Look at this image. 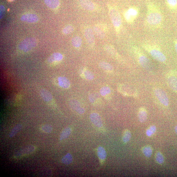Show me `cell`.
Masks as SVG:
<instances>
[{"instance_id": "38", "label": "cell", "mask_w": 177, "mask_h": 177, "mask_svg": "<svg viewBox=\"0 0 177 177\" xmlns=\"http://www.w3.org/2000/svg\"><path fill=\"white\" fill-rule=\"evenodd\" d=\"M149 129L150 130L153 135L155 133L156 131V127L154 125H152L149 127Z\"/></svg>"}, {"instance_id": "22", "label": "cell", "mask_w": 177, "mask_h": 177, "mask_svg": "<svg viewBox=\"0 0 177 177\" xmlns=\"http://www.w3.org/2000/svg\"><path fill=\"white\" fill-rule=\"evenodd\" d=\"M72 129L70 127L64 128L61 132L59 137V140H62L68 137L72 132Z\"/></svg>"}, {"instance_id": "29", "label": "cell", "mask_w": 177, "mask_h": 177, "mask_svg": "<svg viewBox=\"0 0 177 177\" xmlns=\"http://www.w3.org/2000/svg\"><path fill=\"white\" fill-rule=\"evenodd\" d=\"M22 127V125L20 124H18L16 125L15 126L12 128V129L10 133H9V137L11 138L14 137L21 130Z\"/></svg>"}, {"instance_id": "1", "label": "cell", "mask_w": 177, "mask_h": 177, "mask_svg": "<svg viewBox=\"0 0 177 177\" xmlns=\"http://www.w3.org/2000/svg\"><path fill=\"white\" fill-rule=\"evenodd\" d=\"M146 21L150 26L157 27L162 24L163 20L162 14L159 7L151 2L147 4Z\"/></svg>"}, {"instance_id": "34", "label": "cell", "mask_w": 177, "mask_h": 177, "mask_svg": "<svg viewBox=\"0 0 177 177\" xmlns=\"http://www.w3.org/2000/svg\"><path fill=\"white\" fill-rule=\"evenodd\" d=\"M74 28L72 25L67 26L64 27L62 30L63 33L64 35H68L71 33L73 31Z\"/></svg>"}, {"instance_id": "20", "label": "cell", "mask_w": 177, "mask_h": 177, "mask_svg": "<svg viewBox=\"0 0 177 177\" xmlns=\"http://www.w3.org/2000/svg\"><path fill=\"white\" fill-rule=\"evenodd\" d=\"M41 97L46 102L50 101L52 99V96L50 93L45 89H42L40 91Z\"/></svg>"}, {"instance_id": "16", "label": "cell", "mask_w": 177, "mask_h": 177, "mask_svg": "<svg viewBox=\"0 0 177 177\" xmlns=\"http://www.w3.org/2000/svg\"><path fill=\"white\" fill-rule=\"evenodd\" d=\"M63 57L62 54L59 53H54L48 58L47 62L52 63L54 62H58L62 60Z\"/></svg>"}, {"instance_id": "41", "label": "cell", "mask_w": 177, "mask_h": 177, "mask_svg": "<svg viewBox=\"0 0 177 177\" xmlns=\"http://www.w3.org/2000/svg\"><path fill=\"white\" fill-rule=\"evenodd\" d=\"M175 130L176 133L177 134V125H176V126L175 127Z\"/></svg>"}, {"instance_id": "33", "label": "cell", "mask_w": 177, "mask_h": 177, "mask_svg": "<svg viewBox=\"0 0 177 177\" xmlns=\"http://www.w3.org/2000/svg\"><path fill=\"white\" fill-rule=\"evenodd\" d=\"M155 159L156 162L159 165H162L164 162V158L162 153L160 152L156 153L155 156Z\"/></svg>"}, {"instance_id": "8", "label": "cell", "mask_w": 177, "mask_h": 177, "mask_svg": "<svg viewBox=\"0 0 177 177\" xmlns=\"http://www.w3.org/2000/svg\"><path fill=\"white\" fill-rule=\"evenodd\" d=\"M90 119L92 123L100 130L104 131L101 118L99 114L95 112H92L90 115Z\"/></svg>"}, {"instance_id": "39", "label": "cell", "mask_w": 177, "mask_h": 177, "mask_svg": "<svg viewBox=\"0 0 177 177\" xmlns=\"http://www.w3.org/2000/svg\"><path fill=\"white\" fill-rule=\"evenodd\" d=\"M146 134L147 135V136L149 137L152 136L153 135L152 134V133H151V132L150 131L149 129H148L146 131Z\"/></svg>"}, {"instance_id": "40", "label": "cell", "mask_w": 177, "mask_h": 177, "mask_svg": "<svg viewBox=\"0 0 177 177\" xmlns=\"http://www.w3.org/2000/svg\"><path fill=\"white\" fill-rule=\"evenodd\" d=\"M174 45L175 49L177 53V40H175L174 41Z\"/></svg>"}, {"instance_id": "24", "label": "cell", "mask_w": 177, "mask_h": 177, "mask_svg": "<svg viewBox=\"0 0 177 177\" xmlns=\"http://www.w3.org/2000/svg\"><path fill=\"white\" fill-rule=\"evenodd\" d=\"M129 15L135 20L139 15V10L136 7H131L127 10Z\"/></svg>"}, {"instance_id": "28", "label": "cell", "mask_w": 177, "mask_h": 177, "mask_svg": "<svg viewBox=\"0 0 177 177\" xmlns=\"http://www.w3.org/2000/svg\"><path fill=\"white\" fill-rule=\"evenodd\" d=\"M142 151L145 156L147 158L150 157L153 153L152 148L149 145L144 147Z\"/></svg>"}, {"instance_id": "35", "label": "cell", "mask_w": 177, "mask_h": 177, "mask_svg": "<svg viewBox=\"0 0 177 177\" xmlns=\"http://www.w3.org/2000/svg\"><path fill=\"white\" fill-rule=\"evenodd\" d=\"M41 130L45 133H50L52 131V127L50 124H46L42 127Z\"/></svg>"}, {"instance_id": "13", "label": "cell", "mask_w": 177, "mask_h": 177, "mask_svg": "<svg viewBox=\"0 0 177 177\" xmlns=\"http://www.w3.org/2000/svg\"><path fill=\"white\" fill-rule=\"evenodd\" d=\"M70 105L71 108L79 114H83L84 113L85 109L76 100L72 99L70 102Z\"/></svg>"}, {"instance_id": "6", "label": "cell", "mask_w": 177, "mask_h": 177, "mask_svg": "<svg viewBox=\"0 0 177 177\" xmlns=\"http://www.w3.org/2000/svg\"><path fill=\"white\" fill-rule=\"evenodd\" d=\"M154 94L162 104L167 106L169 104V99L166 93L163 90L156 88L154 90Z\"/></svg>"}, {"instance_id": "10", "label": "cell", "mask_w": 177, "mask_h": 177, "mask_svg": "<svg viewBox=\"0 0 177 177\" xmlns=\"http://www.w3.org/2000/svg\"><path fill=\"white\" fill-rule=\"evenodd\" d=\"M79 2L81 7L86 10L93 11L98 9L97 5L91 0H79Z\"/></svg>"}, {"instance_id": "17", "label": "cell", "mask_w": 177, "mask_h": 177, "mask_svg": "<svg viewBox=\"0 0 177 177\" xmlns=\"http://www.w3.org/2000/svg\"><path fill=\"white\" fill-rule=\"evenodd\" d=\"M80 75L82 78L87 80H91L94 78L93 73L89 70L83 68L80 71Z\"/></svg>"}, {"instance_id": "12", "label": "cell", "mask_w": 177, "mask_h": 177, "mask_svg": "<svg viewBox=\"0 0 177 177\" xmlns=\"http://www.w3.org/2000/svg\"><path fill=\"white\" fill-rule=\"evenodd\" d=\"M35 149V147L33 145H29L25 146L17 151L15 154V156L18 157L25 154H30L34 152Z\"/></svg>"}, {"instance_id": "7", "label": "cell", "mask_w": 177, "mask_h": 177, "mask_svg": "<svg viewBox=\"0 0 177 177\" xmlns=\"http://www.w3.org/2000/svg\"><path fill=\"white\" fill-rule=\"evenodd\" d=\"M167 82L169 87L173 91L177 92V73L172 71L168 74L167 77Z\"/></svg>"}, {"instance_id": "32", "label": "cell", "mask_w": 177, "mask_h": 177, "mask_svg": "<svg viewBox=\"0 0 177 177\" xmlns=\"http://www.w3.org/2000/svg\"><path fill=\"white\" fill-rule=\"evenodd\" d=\"M168 7L171 10H175L177 8V0H166Z\"/></svg>"}, {"instance_id": "14", "label": "cell", "mask_w": 177, "mask_h": 177, "mask_svg": "<svg viewBox=\"0 0 177 177\" xmlns=\"http://www.w3.org/2000/svg\"><path fill=\"white\" fill-rule=\"evenodd\" d=\"M21 19L22 21L30 23H35L39 20V18L36 15L32 14H28L22 15Z\"/></svg>"}, {"instance_id": "11", "label": "cell", "mask_w": 177, "mask_h": 177, "mask_svg": "<svg viewBox=\"0 0 177 177\" xmlns=\"http://www.w3.org/2000/svg\"><path fill=\"white\" fill-rule=\"evenodd\" d=\"M94 34L99 39H104L105 37V33L107 32V28L101 24L96 25L93 27Z\"/></svg>"}, {"instance_id": "5", "label": "cell", "mask_w": 177, "mask_h": 177, "mask_svg": "<svg viewBox=\"0 0 177 177\" xmlns=\"http://www.w3.org/2000/svg\"><path fill=\"white\" fill-rule=\"evenodd\" d=\"M134 49L138 62L141 66L145 69H149L151 66L149 59L137 47H134Z\"/></svg>"}, {"instance_id": "18", "label": "cell", "mask_w": 177, "mask_h": 177, "mask_svg": "<svg viewBox=\"0 0 177 177\" xmlns=\"http://www.w3.org/2000/svg\"><path fill=\"white\" fill-rule=\"evenodd\" d=\"M138 120L141 123H143L147 120V112L145 108L141 107L139 109L138 113Z\"/></svg>"}, {"instance_id": "25", "label": "cell", "mask_w": 177, "mask_h": 177, "mask_svg": "<svg viewBox=\"0 0 177 177\" xmlns=\"http://www.w3.org/2000/svg\"><path fill=\"white\" fill-rule=\"evenodd\" d=\"M82 40L81 37L78 36L73 37L71 40V43L73 47L76 48H80L82 44Z\"/></svg>"}, {"instance_id": "30", "label": "cell", "mask_w": 177, "mask_h": 177, "mask_svg": "<svg viewBox=\"0 0 177 177\" xmlns=\"http://www.w3.org/2000/svg\"><path fill=\"white\" fill-rule=\"evenodd\" d=\"M105 51L110 55L113 57L117 56L114 48L110 45H106L104 47Z\"/></svg>"}, {"instance_id": "15", "label": "cell", "mask_w": 177, "mask_h": 177, "mask_svg": "<svg viewBox=\"0 0 177 177\" xmlns=\"http://www.w3.org/2000/svg\"><path fill=\"white\" fill-rule=\"evenodd\" d=\"M98 156L101 165L104 162L106 157V151L104 148L101 146L98 147L97 150Z\"/></svg>"}, {"instance_id": "2", "label": "cell", "mask_w": 177, "mask_h": 177, "mask_svg": "<svg viewBox=\"0 0 177 177\" xmlns=\"http://www.w3.org/2000/svg\"><path fill=\"white\" fill-rule=\"evenodd\" d=\"M109 15L116 32L119 33L122 25V20L120 15L118 9L110 5H108Z\"/></svg>"}, {"instance_id": "42", "label": "cell", "mask_w": 177, "mask_h": 177, "mask_svg": "<svg viewBox=\"0 0 177 177\" xmlns=\"http://www.w3.org/2000/svg\"><path fill=\"white\" fill-rule=\"evenodd\" d=\"M11 1H12V0H11Z\"/></svg>"}, {"instance_id": "23", "label": "cell", "mask_w": 177, "mask_h": 177, "mask_svg": "<svg viewBox=\"0 0 177 177\" xmlns=\"http://www.w3.org/2000/svg\"><path fill=\"white\" fill-rule=\"evenodd\" d=\"M45 4L48 7L51 9H55L59 5V0H44Z\"/></svg>"}, {"instance_id": "21", "label": "cell", "mask_w": 177, "mask_h": 177, "mask_svg": "<svg viewBox=\"0 0 177 177\" xmlns=\"http://www.w3.org/2000/svg\"><path fill=\"white\" fill-rule=\"evenodd\" d=\"M99 65L103 70L108 73H112L113 71V67L110 63L105 62H100Z\"/></svg>"}, {"instance_id": "19", "label": "cell", "mask_w": 177, "mask_h": 177, "mask_svg": "<svg viewBox=\"0 0 177 177\" xmlns=\"http://www.w3.org/2000/svg\"><path fill=\"white\" fill-rule=\"evenodd\" d=\"M58 83L61 87L68 89L70 87L71 84L69 80L65 77L60 76L58 79Z\"/></svg>"}, {"instance_id": "3", "label": "cell", "mask_w": 177, "mask_h": 177, "mask_svg": "<svg viewBox=\"0 0 177 177\" xmlns=\"http://www.w3.org/2000/svg\"><path fill=\"white\" fill-rule=\"evenodd\" d=\"M143 47L146 51H148L154 59L161 62H165L166 60V57L157 48L147 45H143Z\"/></svg>"}, {"instance_id": "27", "label": "cell", "mask_w": 177, "mask_h": 177, "mask_svg": "<svg viewBox=\"0 0 177 177\" xmlns=\"http://www.w3.org/2000/svg\"><path fill=\"white\" fill-rule=\"evenodd\" d=\"M111 90L110 87L108 86H104L101 89L100 93L103 96L106 98H108L111 94Z\"/></svg>"}, {"instance_id": "36", "label": "cell", "mask_w": 177, "mask_h": 177, "mask_svg": "<svg viewBox=\"0 0 177 177\" xmlns=\"http://www.w3.org/2000/svg\"><path fill=\"white\" fill-rule=\"evenodd\" d=\"M95 95L93 94H91L89 95V101L93 104H96V101L97 98L95 97Z\"/></svg>"}, {"instance_id": "31", "label": "cell", "mask_w": 177, "mask_h": 177, "mask_svg": "<svg viewBox=\"0 0 177 177\" xmlns=\"http://www.w3.org/2000/svg\"><path fill=\"white\" fill-rule=\"evenodd\" d=\"M73 156L70 153H68L62 159V162L65 165H68L73 161Z\"/></svg>"}, {"instance_id": "4", "label": "cell", "mask_w": 177, "mask_h": 177, "mask_svg": "<svg viewBox=\"0 0 177 177\" xmlns=\"http://www.w3.org/2000/svg\"><path fill=\"white\" fill-rule=\"evenodd\" d=\"M37 42L34 38H26L19 44V49L24 52L30 51L36 46Z\"/></svg>"}, {"instance_id": "37", "label": "cell", "mask_w": 177, "mask_h": 177, "mask_svg": "<svg viewBox=\"0 0 177 177\" xmlns=\"http://www.w3.org/2000/svg\"><path fill=\"white\" fill-rule=\"evenodd\" d=\"M1 12H0V17H1V19H2L4 18L5 13V9L4 6L3 5L1 6Z\"/></svg>"}, {"instance_id": "9", "label": "cell", "mask_w": 177, "mask_h": 177, "mask_svg": "<svg viewBox=\"0 0 177 177\" xmlns=\"http://www.w3.org/2000/svg\"><path fill=\"white\" fill-rule=\"evenodd\" d=\"M84 37L89 46L93 47L95 43V38L94 31L89 27H86L84 30Z\"/></svg>"}, {"instance_id": "26", "label": "cell", "mask_w": 177, "mask_h": 177, "mask_svg": "<svg viewBox=\"0 0 177 177\" xmlns=\"http://www.w3.org/2000/svg\"><path fill=\"white\" fill-rule=\"evenodd\" d=\"M131 137V132L128 129L125 130L122 137V141L124 144L127 143L130 140Z\"/></svg>"}]
</instances>
